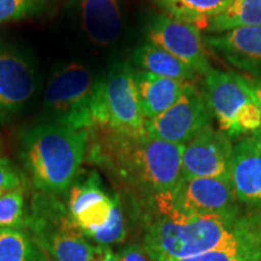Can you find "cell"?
<instances>
[{"label": "cell", "mask_w": 261, "mask_h": 261, "mask_svg": "<svg viewBox=\"0 0 261 261\" xmlns=\"http://www.w3.org/2000/svg\"><path fill=\"white\" fill-rule=\"evenodd\" d=\"M132 61L137 69L182 84H194L198 75L178 58L150 41L135 48Z\"/></svg>", "instance_id": "obj_18"}, {"label": "cell", "mask_w": 261, "mask_h": 261, "mask_svg": "<svg viewBox=\"0 0 261 261\" xmlns=\"http://www.w3.org/2000/svg\"><path fill=\"white\" fill-rule=\"evenodd\" d=\"M240 215L187 217L175 212L155 215L146 227L142 246L152 261H178L200 255L232 240Z\"/></svg>", "instance_id": "obj_3"}, {"label": "cell", "mask_w": 261, "mask_h": 261, "mask_svg": "<svg viewBox=\"0 0 261 261\" xmlns=\"http://www.w3.org/2000/svg\"><path fill=\"white\" fill-rule=\"evenodd\" d=\"M244 84L249 90L250 94H252L254 100H255L257 109H259L260 117H261V80L260 79H254V77H246L242 76Z\"/></svg>", "instance_id": "obj_28"}, {"label": "cell", "mask_w": 261, "mask_h": 261, "mask_svg": "<svg viewBox=\"0 0 261 261\" xmlns=\"http://www.w3.org/2000/svg\"><path fill=\"white\" fill-rule=\"evenodd\" d=\"M231 182L238 203L261 210V154L250 136L233 144Z\"/></svg>", "instance_id": "obj_15"}, {"label": "cell", "mask_w": 261, "mask_h": 261, "mask_svg": "<svg viewBox=\"0 0 261 261\" xmlns=\"http://www.w3.org/2000/svg\"><path fill=\"white\" fill-rule=\"evenodd\" d=\"M89 148V129H71L55 122L24 133L21 159L34 187L46 194L70 188Z\"/></svg>", "instance_id": "obj_2"}, {"label": "cell", "mask_w": 261, "mask_h": 261, "mask_svg": "<svg viewBox=\"0 0 261 261\" xmlns=\"http://www.w3.org/2000/svg\"><path fill=\"white\" fill-rule=\"evenodd\" d=\"M203 92L220 130L231 140L261 128L259 109L242 75L212 69L203 77Z\"/></svg>", "instance_id": "obj_5"}, {"label": "cell", "mask_w": 261, "mask_h": 261, "mask_svg": "<svg viewBox=\"0 0 261 261\" xmlns=\"http://www.w3.org/2000/svg\"><path fill=\"white\" fill-rule=\"evenodd\" d=\"M37 76L32 62L15 47L0 42V117L21 112L34 96Z\"/></svg>", "instance_id": "obj_12"}, {"label": "cell", "mask_w": 261, "mask_h": 261, "mask_svg": "<svg viewBox=\"0 0 261 261\" xmlns=\"http://www.w3.org/2000/svg\"><path fill=\"white\" fill-rule=\"evenodd\" d=\"M182 146L106 126L89 129V160L106 169L146 207L181 180Z\"/></svg>", "instance_id": "obj_1"}, {"label": "cell", "mask_w": 261, "mask_h": 261, "mask_svg": "<svg viewBox=\"0 0 261 261\" xmlns=\"http://www.w3.org/2000/svg\"><path fill=\"white\" fill-rule=\"evenodd\" d=\"M163 14L200 28L219 16L232 0H154Z\"/></svg>", "instance_id": "obj_19"}, {"label": "cell", "mask_w": 261, "mask_h": 261, "mask_svg": "<svg viewBox=\"0 0 261 261\" xmlns=\"http://www.w3.org/2000/svg\"><path fill=\"white\" fill-rule=\"evenodd\" d=\"M50 0H0V24L38 14Z\"/></svg>", "instance_id": "obj_24"}, {"label": "cell", "mask_w": 261, "mask_h": 261, "mask_svg": "<svg viewBox=\"0 0 261 261\" xmlns=\"http://www.w3.org/2000/svg\"><path fill=\"white\" fill-rule=\"evenodd\" d=\"M133 69L128 62H116L103 77L96 81L92 127L106 126L128 135L146 133Z\"/></svg>", "instance_id": "obj_4"}, {"label": "cell", "mask_w": 261, "mask_h": 261, "mask_svg": "<svg viewBox=\"0 0 261 261\" xmlns=\"http://www.w3.org/2000/svg\"><path fill=\"white\" fill-rule=\"evenodd\" d=\"M232 151V142L223 130L205 126L182 146V178L231 179Z\"/></svg>", "instance_id": "obj_10"}, {"label": "cell", "mask_w": 261, "mask_h": 261, "mask_svg": "<svg viewBox=\"0 0 261 261\" xmlns=\"http://www.w3.org/2000/svg\"><path fill=\"white\" fill-rule=\"evenodd\" d=\"M32 237L55 261H89L94 247L58 203H39L29 221Z\"/></svg>", "instance_id": "obj_7"}, {"label": "cell", "mask_w": 261, "mask_h": 261, "mask_svg": "<svg viewBox=\"0 0 261 261\" xmlns=\"http://www.w3.org/2000/svg\"><path fill=\"white\" fill-rule=\"evenodd\" d=\"M253 27H261V0H232L224 12L208 22L205 29L217 34Z\"/></svg>", "instance_id": "obj_20"}, {"label": "cell", "mask_w": 261, "mask_h": 261, "mask_svg": "<svg viewBox=\"0 0 261 261\" xmlns=\"http://www.w3.org/2000/svg\"><path fill=\"white\" fill-rule=\"evenodd\" d=\"M119 261H152L140 244H129L119 254Z\"/></svg>", "instance_id": "obj_26"}, {"label": "cell", "mask_w": 261, "mask_h": 261, "mask_svg": "<svg viewBox=\"0 0 261 261\" xmlns=\"http://www.w3.org/2000/svg\"><path fill=\"white\" fill-rule=\"evenodd\" d=\"M133 79L140 109L145 120L152 119L171 108L180 98L187 85L137 68L133 69Z\"/></svg>", "instance_id": "obj_17"}, {"label": "cell", "mask_w": 261, "mask_h": 261, "mask_svg": "<svg viewBox=\"0 0 261 261\" xmlns=\"http://www.w3.org/2000/svg\"><path fill=\"white\" fill-rule=\"evenodd\" d=\"M81 28L91 42L108 47L122 31L121 0H76Z\"/></svg>", "instance_id": "obj_16"}, {"label": "cell", "mask_w": 261, "mask_h": 261, "mask_svg": "<svg viewBox=\"0 0 261 261\" xmlns=\"http://www.w3.org/2000/svg\"><path fill=\"white\" fill-rule=\"evenodd\" d=\"M250 137H252V138H253L257 150H259L260 154H261V128L259 130H256V132H254L253 135H250Z\"/></svg>", "instance_id": "obj_29"}, {"label": "cell", "mask_w": 261, "mask_h": 261, "mask_svg": "<svg viewBox=\"0 0 261 261\" xmlns=\"http://www.w3.org/2000/svg\"><path fill=\"white\" fill-rule=\"evenodd\" d=\"M90 238L99 244V246H109L113 243H120L126 238L125 217H123L120 196L115 195V203L110 215V219L106 226L93 233Z\"/></svg>", "instance_id": "obj_23"}, {"label": "cell", "mask_w": 261, "mask_h": 261, "mask_svg": "<svg viewBox=\"0 0 261 261\" xmlns=\"http://www.w3.org/2000/svg\"><path fill=\"white\" fill-rule=\"evenodd\" d=\"M21 175L8 159L0 158V192L14 190L21 187Z\"/></svg>", "instance_id": "obj_25"}, {"label": "cell", "mask_w": 261, "mask_h": 261, "mask_svg": "<svg viewBox=\"0 0 261 261\" xmlns=\"http://www.w3.org/2000/svg\"><path fill=\"white\" fill-rule=\"evenodd\" d=\"M146 35L148 41L167 51L197 74L204 76L213 69L197 25L161 14L149 22Z\"/></svg>", "instance_id": "obj_11"}, {"label": "cell", "mask_w": 261, "mask_h": 261, "mask_svg": "<svg viewBox=\"0 0 261 261\" xmlns=\"http://www.w3.org/2000/svg\"><path fill=\"white\" fill-rule=\"evenodd\" d=\"M0 261H46L34 238L18 228H0Z\"/></svg>", "instance_id": "obj_21"}, {"label": "cell", "mask_w": 261, "mask_h": 261, "mask_svg": "<svg viewBox=\"0 0 261 261\" xmlns=\"http://www.w3.org/2000/svg\"><path fill=\"white\" fill-rule=\"evenodd\" d=\"M171 212L187 217L236 218L241 214L231 179L221 178H181L172 191L171 204L160 214Z\"/></svg>", "instance_id": "obj_8"}, {"label": "cell", "mask_w": 261, "mask_h": 261, "mask_svg": "<svg viewBox=\"0 0 261 261\" xmlns=\"http://www.w3.org/2000/svg\"><path fill=\"white\" fill-rule=\"evenodd\" d=\"M212 119L202 90L195 84H187L177 102L160 115L145 120L144 128L150 138L184 145L196 133L210 126Z\"/></svg>", "instance_id": "obj_9"}, {"label": "cell", "mask_w": 261, "mask_h": 261, "mask_svg": "<svg viewBox=\"0 0 261 261\" xmlns=\"http://www.w3.org/2000/svg\"><path fill=\"white\" fill-rule=\"evenodd\" d=\"M89 261H119V255L113 252L109 246H99L94 247L92 255Z\"/></svg>", "instance_id": "obj_27"}, {"label": "cell", "mask_w": 261, "mask_h": 261, "mask_svg": "<svg viewBox=\"0 0 261 261\" xmlns=\"http://www.w3.org/2000/svg\"><path fill=\"white\" fill-rule=\"evenodd\" d=\"M96 81L86 65L70 62L51 75L44 96V112L52 122L71 129L92 127V98Z\"/></svg>", "instance_id": "obj_6"}, {"label": "cell", "mask_w": 261, "mask_h": 261, "mask_svg": "<svg viewBox=\"0 0 261 261\" xmlns=\"http://www.w3.org/2000/svg\"><path fill=\"white\" fill-rule=\"evenodd\" d=\"M24 223V191L21 187L0 195V228H18Z\"/></svg>", "instance_id": "obj_22"}, {"label": "cell", "mask_w": 261, "mask_h": 261, "mask_svg": "<svg viewBox=\"0 0 261 261\" xmlns=\"http://www.w3.org/2000/svg\"><path fill=\"white\" fill-rule=\"evenodd\" d=\"M0 195H2V192H0Z\"/></svg>", "instance_id": "obj_30"}, {"label": "cell", "mask_w": 261, "mask_h": 261, "mask_svg": "<svg viewBox=\"0 0 261 261\" xmlns=\"http://www.w3.org/2000/svg\"><path fill=\"white\" fill-rule=\"evenodd\" d=\"M114 203L115 196L110 197L102 189L97 173H91L70 189L68 212L81 232L91 237L109 221Z\"/></svg>", "instance_id": "obj_14"}, {"label": "cell", "mask_w": 261, "mask_h": 261, "mask_svg": "<svg viewBox=\"0 0 261 261\" xmlns=\"http://www.w3.org/2000/svg\"><path fill=\"white\" fill-rule=\"evenodd\" d=\"M203 42L231 67L261 80V27L207 34Z\"/></svg>", "instance_id": "obj_13"}]
</instances>
